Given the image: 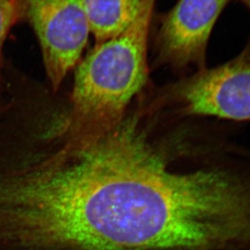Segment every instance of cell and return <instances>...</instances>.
Listing matches in <instances>:
<instances>
[{
    "instance_id": "1",
    "label": "cell",
    "mask_w": 250,
    "mask_h": 250,
    "mask_svg": "<svg viewBox=\"0 0 250 250\" xmlns=\"http://www.w3.org/2000/svg\"><path fill=\"white\" fill-rule=\"evenodd\" d=\"M32 129L0 137V250H184L183 170L149 106L75 153Z\"/></svg>"
},
{
    "instance_id": "4",
    "label": "cell",
    "mask_w": 250,
    "mask_h": 250,
    "mask_svg": "<svg viewBox=\"0 0 250 250\" xmlns=\"http://www.w3.org/2000/svg\"><path fill=\"white\" fill-rule=\"evenodd\" d=\"M41 46L46 76L57 91L77 65L90 34L82 0H24Z\"/></svg>"
},
{
    "instance_id": "8",
    "label": "cell",
    "mask_w": 250,
    "mask_h": 250,
    "mask_svg": "<svg viewBox=\"0 0 250 250\" xmlns=\"http://www.w3.org/2000/svg\"><path fill=\"white\" fill-rule=\"evenodd\" d=\"M242 4L245 5L250 12V0H238Z\"/></svg>"
},
{
    "instance_id": "7",
    "label": "cell",
    "mask_w": 250,
    "mask_h": 250,
    "mask_svg": "<svg viewBox=\"0 0 250 250\" xmlns=\"http://www.w3.org/2000/svg\"><path fill=\"white\" fill-rule=\"evenodd\" d=\"M20 0H0V115L8 103L7 88L5 89L2 74V47L11 27L17 21L21 10Z\"/></svg>"
},
{
    "instance_id": "2",
    "label": "cell",
    "mask_w": 250,
    "mask_h": 250,
    "mask_svg": "<svg viewBox=\"0 0 250 250\" xmlns=\"http://www.w3.org/2000/svg\"><path fill=\"white\" fill-rule=\"evenodd\" d=\"M156 0H143L125 31L97 44L80 62L71 107L61 136L62 149L79 152L122 122L131 100L148 79V39Z\"/></svg>"
},
{
    "instance_id": "3",
    "label": "cell",
    "mask_w": 250,
    "mask_h": 250,
    "mask_svg": "<svg viewBox=\"0 0 250 250\" xmlns=\"http://www.w3.org/2000/svg\"><path fill=\"white\" fill-rule=\"evenodd\" d=\"M155 99L165 113L178 118L250 121V36L236 57L184 76Z\"/></svg>"
},
{
    "instance_id": "6",
    "label": "cell",
    "mask_w": 250,
    "mask_h": 250,
    "mask_svg": "<svg viewBox=\"0 0 250 250\" xmlns=\"http://www.w3.org/2000/svg\"><path fill=\"white\" fill-rule=\"evenodd\" d=\"M90 33L99 42L125 31L134 21L143 0H82Z\"/></svg>"
},
{
    "instance_id": "5",
    "label": "cell",
    "mask_w": 250,
    "mask_h": 250,
    "mask_svg": "<svg viewBox=\"0 0 250 250\" xmlns=\"http://www.w3.org/2000/svg\"><path fill=\"white\" fill-rule=\"evenodd\" d=\"M232 0H178L164 15L157 34L161 64L176 72L207 67V47L217 21Z\"/></svg>"
}]
</instances>
